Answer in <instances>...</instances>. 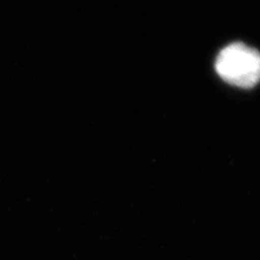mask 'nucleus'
Segmentation results:
<instances>
[{
	"label": "nucleus",
	"instance_id": "f257e3e1",
	"mask_svg": "<svg viewBox=\"0 0 260 260\" xmlns=\"http://www.w3.org/2000/svg\"><path fill=\"white\" fill-rule=\"evenodd\" d=\"M215 69L225 83L251 88L260 81V52L245 44H231L219 52Z\"/></svg>",
	"mask_w": 260,
	"mask_h": 260
}]
</instances>
